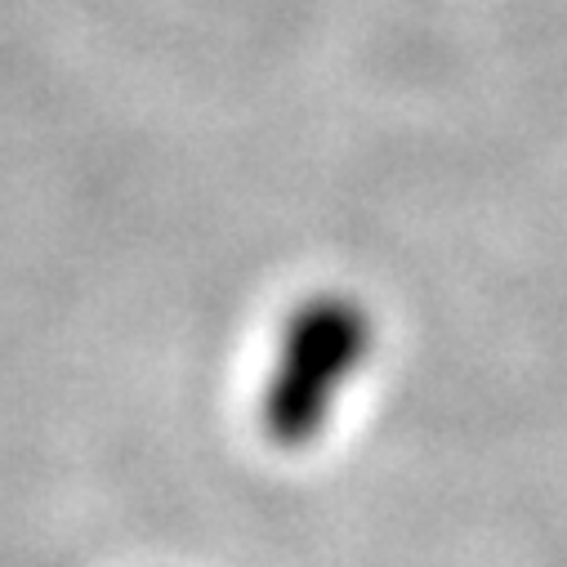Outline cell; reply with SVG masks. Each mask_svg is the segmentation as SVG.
<instances>
[{
  "instance_id": "6da1fadb",
  "label": "cell",
  "mask_w": 567,
  "mask_h": 567,
  "mask_svg": "<svg viewBox=\"0 0 567 567\" xmlns=\"http://www.w3.org/2000/svg\"><path fill=\"white\" fill-rule=\"evenodd\" d=\"M375 344V322L362 300L344 291H322L305 300L281 331L272 375L264 384L259 420L277 447H309L331 424L344 389L362 371Z\"/></svg>"
}]
</instances>
